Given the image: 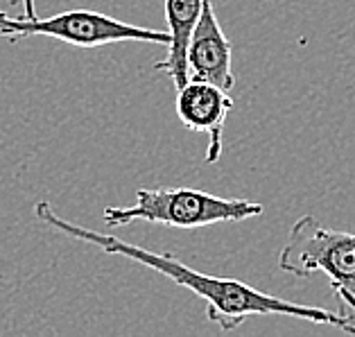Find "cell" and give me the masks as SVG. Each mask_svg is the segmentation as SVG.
<instances>
[{
	"instance_id": "6da1fadb",
	"label": "cell",
	"mask_w": 355,
	"mask_h": 337,
	"mask_svg": "<svg viewBox=\"0 0 355 337\" xmlns=\"http://www.w3.org/2000/svg\"><path fill=\"white\" fill-rule=\"evenodd\" d=\"M34 215H37L46 227L64 233L68 238L89 243L93 247L102 249L105 254L134 261L138 265L147 267V270L159 272L175 285L190 290L206 304V317H209V322L218 324L222 331H236L247 317H254V315H283V317L306 319V322H313V324L333 326V328H340L344 333L355 335V315L344 313V310L299 306V304H294V301L267 295L263 290L251 288L245 281L202 274L193 270V267H188L186 263H181L179 258L172 254L150 252V249L132 245L123 238L111 236V233H98L93 229L80 227V224H75L71 220H64L62 215L53 209L50 202H37Z\"/></svg>"
},
{
	"instance_id": "7a4b0ae2",
	"label": "cell",
	"mask_w": 355,
	"mask_h": 337,
	"mask_svg": "<svg viewBox=\"0 0 355 337\" xmlns=\"http://www.w3.org/2000/svg\"><path fill=\"white\" fill-rule=\"evenodd\" d=\"M265 206L238 197H220L197 188H141L132 206H107V227H125L136 220L175 229H202L220 222L258 218Z\"/></svg>"
},
{
	"instance_id": "3957f363",
	"label": "cell",
	"mask_w": 355,
	"mask_h": 337,
	"mask_svg": "<svg viewBox=\"0 0 355 337\" xmlns=\"http://www.w3.org/2000/svg\"><path fill=\"white\" fill-rule=\"evenodd\" d=\"M279 267L294 276L326 274L342 310L355 315V233L328 229L306 215L292 224L281 247Z\"/></svg>"
},
{
	"instance_id": "277c9868",
	"label": "cell",
	"mask_w": 355,
	"mask_h": 337,
	"mask_svg": "<svg viewBox=\"0 0 355 337\" xmlns=\"http://www.w3.org/2000/svg\"><path fill=\"white\" fill-rule=\"evenodd\" d=\"M0 37L23 39V37H50L77 48H100L111 43H159L168 48V30H150L138 25L111 19V16L93 10H71L48 19L39 16H10L0 12Z\"/></svg>"
},
{
	"instance_id": "5b68a950",
	"label": "cell",
	"mask_w": 355,
	"mask_h": 337,
	"mask_svg": "<svg viewBox=\"0 0 355 337\" xmlns=\"http://www.w3.org/2000/svg\"><path fill=\"white\" fill-rule=\"evenodd\" d=\"M188 80H202L231 91L236 86L233 77V46L224 34L215 14L213 0H202L197 23L190 34L188 53Z\"/></svg>"
},
{
	"instance_id": "8992f818",
	"label": "cell",
	"mask_w": 355,
	"mask_h": 337,
	"mask_svg": "<svg viewBox=\"0 0 355 337\" xmlns=\"http://www.w3.org/2000/svg\"><path fill=\"white\" fill-rule=\"evenodd\" d=\"M233 109V98L229 91L211 82L188 80L177 89V116L181 125L190 132L209 136L206 163H218L224 148V125Z\"/></svg>"
},
{
	"instance_id": "52a82bcc",
	"label": "cell",
	"mask_w": 355,
	"mask_h": 337,
	"mask_svg": "<svg viewBox=\"0 0 355 337\" xmlns=\"http://www.w3.org/2000/svg\"><path fill=\"white\" fill-rule=\"evenodd\" d=\"M199 10H202V0H166V21H168L170 43H168L166 59H161L154 68L159 73L168 75L175 82L177 89L188 82L186 53Z\"/></svg>"
},
{
	"instance_id": "ba28073f",
	"label": "cell",
	"mask_w": 355,
	"mask_h": 337,
	"mask_svg": "<svg viewBox=\"0 0 355 337\" xmlns=\"http://www.w3.org/2000/svg\"><path fill=\"white\" fill-rule=\"evenodd\" d=\"M23 3L25 7V16H37V12H34V0H12V5H19Z\"/></svg>"
},
{
	"instance_id": "9c48e42d",
	"label": "cell",
	"mask_w": 355,
	"mask_h": 337,
	"mask_svg": "<svg viewBox=\"0 0 355 337\" xmlns=\"http://www.w3.org/2000/svg\"><path fill=\"white\" fill-rule=\"evenodd\" d=\"M0 279H3V274H0Z\"/></svg>"
}]
</instances>
